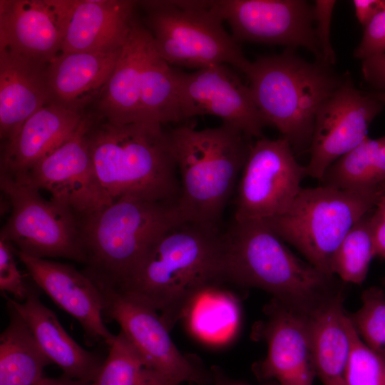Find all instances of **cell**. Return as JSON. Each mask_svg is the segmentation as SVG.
<instances>
[{"label":"cell","instance_id":"2e32d148","mask_svg":"<svg viewBox=\"0 0 385 385\" xmlns=\"http://www.w3.org/2000/svg\"><path fill=\"white\" fill-rule=\"evenodd\" d=\"M252 337L267 346L265 358L254 365L257 377L275 379L279 385H313L317 376L312 344L310 318L274 299L264 309Z\"/></svg>","mask_w":385,"mask_h":385},{"label":"cell","instance_id":"6da1fadb","mask_svg":"<svg viewBox=\"0 0 385 385\" xmlns=\"http://www.w3.org/2000/svg\"><path fill=\"white\" fill-rule=\"evenodd\" d=\"M222 251L223 232L217 225L179 222L155 242L132 275L113 289L157 311L170 331L204 289L224 284Z\"/></svg>","mask_w":385,"mask_h":385},{"label":"cell","instance_id":"3957f363","mask_svg":"<svg viewBox=\"0 0 385 385\" xmlns=\"http://www.w3.org/2000/svg\"><path fill=\"white\" fill-rule=\"evenodd\" d=\"M86 140L97 177L112 200L137 197L178 202L180 183L162 125L109 123L88 114Z\"/></svg>","mask_w":385,"mask_h":385},{"label":"cell","instance_id":"7bdbcfd3","mask_svg":"<svg viewBox=\"0 0 385 385\" xmlns=\"http://www.w3.org/2000/svg\"><path fill=\"white\" fill-rule=\"evenodd\" d=\"M380 188L383 190H385V182L380 185Z\"/></svg>","mask_w":385,"mask_h":385},{"label":"cell","instance_id":"7c38bea8","mask_svg":"<svg viewBox=\"0 0 385 385\" xmlns=\"http://www.w3.org/2000/svg\"><path fill=\"white\" fill-rule=\"evenodd\" d=\"M87 126L88 113L69 139L22 176L12 178L47 191L51 198L70 208L78 217L113 201L97 177L86 140Z\"/></svg>","mask_w":385,"mask_h":385},{"label":"cell","instance_id":"484cf974","mask_svg":"<svg viewBox=\"0 0 385 385\" xmlns=\"http://www.w3.org/2000/svg\"><path fill=\"white\" fill-rule=\"evenodd\" d=\"M9 321L0 334V385H36L52 364L30 329L6 302Z\"/></svg>","mask_w":385,"mask_h":385},{"label":"cell","instance_id":"f546056e","mask_svg":"<svg viewBox=\"0 0 385 385\" xmlns=\"http://www.w3.org/2000/svg\"><path fill=\"white\" fill-rule=\"evenodd\" d=\"M371 212L353 225L333 255L331 272L344 283L361 284L376 256L370 222Z\"/></svg>","mask_w":385,"mask_h":385},{"label":"cell","instance_id":"cb8c5ba5","mask_svg":"<svg viewBox=\"0 0 385 385\" xmlns=\"http://www.w3.org/2000/svg\"><path fill=\"white\" fill-rule=\"evenodd\" d=\"M151 34L135 19L114 71L97 101L98 113L111 123L145 120L140 97L143 58Z\"/></svg>","mask_w":385,"mask_h":385},{"label":"cell","instance_id":"7402d4cb","mask_svg":"<svg viewBox=\"0 0 385 385\" xmlns=\"http://www.w3.org/2000/svg\"><path fill=\"white\" fill-rule=\"evenodd\" d=\"M9 303L24 319L38 345L62 371L76 380L93 382L104 360L80 346L63 329L55 313L40 299L32 285L24 301L18 302L4 293Z\"/></svg>","mask_w":385,"mask_h":385},{"label":"cell","instance_id":"30bf717a","mask_svg":"<svg viewBox=\"0 0 385 385\" xmlns=\"http://www.w3.org/2000/svg\"><path fill=\"white\" fill-rule=\"evenodd\" d=\"M99 288L104 297V317L119 324L160 385H211L212 371L178 349L157 311L113 289Z\"/></svg>","mask_w":385,"mask_h":385},{"label":"cell","instance_id":"d6986e66","mask_svg":"<svg viewBox=\"0 0 385 385\" xmlns=\"http://www.w3.org/2000/svg\"><path fill=\"white\" fill-rule=\"evenodd\" d=\"M138 1L66 0L61 53L114 52L130 32Z\"/></svg>","mask_w":385,"mask_h":385},{"label":"cell","instance_id":"d6a6232c","mask_svg":"<svg viewBox=\"0 0 385 385\" xmlns=\"http://www.w3.org/2000/svg\"><path fill=\"white\" fill-rule=\"evenodd\" d=\"M344 322L351 342L346 385H385V361L361 340L347 312Z\"/></svg>","mask_w":385,"mask_h":385},{"label":"cell","instance_id":"d590c367","mask_svg":"<svg viewBox=\"0 0 385 385\" xmlns=\"http://www.w3.org/2000/svg\"><path fill=\"white\" fill-rule=\"evenodd\" d=\"M385 53V9L375 16L364 28L361 41L354 56L364 60Z\"/></svg>","mask_w":385,"mask_h":385},{"label":"cell","instance_id":"d4e9b609","mask_svg":"<svg viewBox=\"0 0 385 385\" xmlns=\"http://www.w3.org/2000/svg\"><path fill=\"white\" fill-rule=\"evenodd\" d=\"M342 294L310 317L316 375L323 385H346L351 342Z\"/></svg>","mask_w":385,"mask_h":385},{"label":"cell","instance_id":"5bb4252c","mask_svg":"<svg viewBox=\"0 0 385 385\" xmlns=\"http://www.w3.org/2000/svg\"><path fill=\"white\" fill-rule=\"evenodd\" d=\"M215 6L237 42L302 46L324 62L314 27L313 7L307 1L221 0L215 1Z\"/></svg>","mask_w":385,"mask_h":385},{"label":"cell","instance_id":"e0dca14e","mask_svg":"<svg viewBox=\"0 0 385 385\" xmlns=\"http://www.w3.org/2000/svg\"><path fill=\"white\" fill-rule=\"evenodd\" d=\"M16 253L34 283L78 322L87 345L112 343L115 335L104 322L103 294L90 277L70 264Z\"/></svg>","mask_w":385,"mask_h":385},{"label":"cell","instance_id":"8992f818","mask_svg":"<svg viewBox=\"0 0 385 385\" xmlns=\"http://www.w3.org/2000/svg\"><path fill=\"white\" fill-rule=\"evenodd\" d=\"M245 74L266 125L277 128L294 152L309 148L319 107L344 81L330 66L308 62L292 48L260 56Z\"/></svg>","mask_w":385,"mask_h":385},{"label":"cell","instance_id":"f35d334b","mask_svg":"<svg viewBox=\"0 0 385 385\" xmlns=\"http://www.w3.org/2000/svg\"><path fill=\"white\" fill-rule=\"evenodd\" d=\"M353 4L356 16L364 28L385 9V0H354Z\"/></svg>","mask_w":385,"mask_h":385},{"label":"cell","instance_id":"7a4b0ae2","mask_svg":"<svg viewBox=\"0 0 385 385\" xmlns=\"http://www.w3.org/2000/svg\"><path fill=\"white\" fill-rule=\"evenodd\" d=\"M284 242L263 220H233L223 232V282L264 290L310 318L345 294L344 282L300 259Z\"/></svg>","mask_w":385,"mask_h":385},{"label":"cell","instance_id":"ffe728a7","mask_svg":"<svg viewBox=\"0 0 385 385\" xmlns=\"http://www.w3.org/2000/svg\"><path fill=\"white\" fill-rule=\"evenodd\" d=\"M47 63L0 48V138L13 139L24 122L51 103Z\"/></svg>","mask_w":385,"mask_h":385},{"label":"cell","instance_id":"52a82bcc","mask_svg":"<svg viewBox=\"0 0 385 385\" xmlns=\"http://www.w3.org/2000/svg\"><path fill=\"white\" fill-rule=\"evenodd\" d=\"M382 192L380 188H302L284 213L265 221L307 262L334 276L331 272L334 252L353 225L374 208Z\"/></svg>","mask_w":385,"mask_h":385},{"label":"cell","instance_id":"83f0119b","mask_svg":"<svg viewBox=\"0 0 385 385\" xmlns=\"http://www.w3.org/2000/svg\"><path fill=\"white\" fill-rule=\"evenodd\" d=\"M321 182L322 185L342 190L380 188L385 182V135L376 139L366 137L332 163Z\"/></svg>","mask_w":385,"mask_h":385},{"label":"cell","instance_id":"4fadbf2b","mask_svg":"<svg viewBox=\"0 0 385 385\" xmlns=\"http://www.w3.org/2000/svg\"><path fill=\"white\" fill-rule=\"evenodd\" d=\"M181 119L212 115L248 138L262 137L265 122L245 85L225 64L185 73L174 69Z\"/></svg>","mask_w":385,"mask_h":385},{"label":"cell","instance_id":"44dd1931","mask_svg":"<svg viewBox=\"0 0 385 385\" xmlns=\"http://www.w3.org/2000/svg\"><path fill=\"white\" fill-rule=\"evenodd\" d=\"M86 113L51 103L22 125L15 137L3 144L0 175L17 178L69 139Z\"/></svg>","mask_w":385,"mask_h":385},{"label":"cell","instance_id":"8d00e7d4","mask_svg":"<svg viewBox=\"0 0 385 385\" xmlns=\"http://www.w3.org/2000/svg\"><path fill=\"white\" fill-rule=\"evenodd\" d=\"M371 214V228L375 255L385 260V190Z\"/></svg>","mask_w":385,"mask_h":385},{"label":"cell","instance_id":"74e56055","mask_svg":"<svg viewBox=\"0 0 385 385\" xmlns=\"http://www.w3.org/2000/svg\"><path fill=\"white\" fill-rule=\"evenodd\" d=\"M361 72L368 83L376 89L385 90V53L362 60Z\"/></svg>","mask_w":385,"mask_h":385},{"label":"cell","instance_id":"ba28073f","mask_svg":"<svg viewBox=\"0 0 385 385\" xmlns=\"http://www.w3.org/2000/svg\"><path fill=\"white\" fill-rule=\"evenodd\" d=\"M154 47L170 65L230 64L244 73L250 61L222 26L215 1H141Z\"/></svg>","mask_w":385,"mask_h":385},{"label":"cell","instance_id":"5b68a950","mask_svg":"<svg viewBox=\"0 0 385 385\" xmlns=\"http://www.w3.org/2000/svg\"><path fill=\"white\" fill-rule=\"evenodd\" d=\"M178 172V208L184 221L217 225L237 188L250 138L222 123L196 130L183 125L167 131Z\"/></svg>","mask_w":385,"mask_h":385},{"label":"cell","instance_id":"4dcf8cb0","mask_svg":"<svg viewBox=\"0 0 385 385\" xmlns=\"http://www.w3.org/2000/svg\"><path fill=\"white\" fill-rule=\"evenodd\" d=\"M93 385H160L133 344L120 331Z\"/></svg>","mask_w":385,"mask_h":385},{"label":"cell","instance_id":"9c48e42d","mask_svg":"<svg viewBox=\"0 0 385 385\" xmlns=\"http://www.w3.org/2000/svg\"><path fill=\"white\" fill-rule=\"evenodd\" d=\"M0 188L11 207L0 237L36 258L61 257L85 264L78 217L66 205L27 183L0 175Z\"/></svg>","mask_w":385,"mask_h":385},{"label":"cell","instance_id":"277c9868","mask_svg":"<svg viewBox=\"0 0 385 385\" xmlns=\"http://www.w3.org/2000/svg\"><path fill=\"white\" fill-rule=\"evenodd\" d=\"M78 221L86 257L83 271L97 285L115 289L155 242L184 220L178 202L121 197Z\"/></svg>","mask_w":385,"mask_h":385},{"label":"cell","instance_id":"603a6c76","mask_svg":"<svg viewBox=\"0 0 385 385\" xmlns=\"http://www.w3.org/2000/svg\"><path fill=\"white\" fill-rule=\"evenodd\" d=\"M122 49L114 52L60 53L48 68L51 103L84 112L86 106L97 102L101 96Z\"/></svg>","mask_w":385,"mask_h":385},{"label":"cell","instance_id":"ab89813d","mask_svg":"<svg viewBox=\"0 0 385 385\" xmlns=\"http://www.w3.org/2000/svg\"><path fill=\"white\" fill-rule=\"evenodd\" d=\"M36 385H93V384L73 379L62 374L58 377L44 376Z\"/></svg>","mask_w":385,"mask_h":385},{"label":"cell","instance_id":"e575fe53","mask_svg":"<svg viewBox=\"0 0 385 385\" xmlns=\"http://www.w3.org/2000/svg\"><path fill=\"white\" fill-rule=\"evenodd\" d=\"M336 1L317 0L313 6V16L317 39L324 63L331 66L336 61L335 53L330 40V27L332 11Z\"/></svg>","mask_w":385,"mask_h":385},{"label":"cell","instance_id":"4316f807","mask_svg":"<svg viewBox=\"0 0 385 385\" xmlns=\"http://www.w3.org/2000/svg\"><path fill=\"white\" fill-rule=\"evenodd\" d=\"M183 319L200 340L210 344H225L236 335L239 329L240 302L222 284L211 285L195 297Z\"/></svg>","mask_w":385,"mask_h":385},{"label":"cell","instance_id":"ac0fdd59","mask_svg":"<svg viewBox=\"0 0 385 385\" xmlns=\"http://www.w3.org/2000/svg\"><path fill=\"white\" fill-rule=\"evenodd\" d=\"M66 0H1L0 48L49 63L61 53Z\"/></svg>","mask_w":385,"mask_h":385},{"label":"cell","instance_id":"60d3db41","mask_svg":"<svg viewBox=\"0 0 385 385\" xmlns=\"http://www.w3.org/2000/svg\"><path fill=\"white\" fill-rule=\"evenodd\" d=\"M212 381L211 385H252L244 381L231 379L225 375V374L218 368L212 367L211 369ZM263 385H279L277 384H263Z\"/></svg>","mask_w":385,"mask_h":385},{"label":"cell","instance_id":"9a60e30c","mask_svg":"<svg viewBox=\"0 0 385 385\" xmlns=\"http://www.w3.org/2000/svg\"><path fill=\"white\" fill-rule=\"evenodd\" d=\"M383 107L345 78L316 114L307 175L321 181L332 163L368 137L369 127Z\"/></svg>","mask_w":385,"mask_h":385},{"label":"cell","instance_id":"836d02e7","mask_svg":"<svg viewBox=\"0 0 385 385\" xmlns=\"http://www.w3.org/2000/svg\"><path fill=\"white\" fill-rule=\"evenodd\" d=\"M14 247L0 237V289L4 293L13 296L18 302L25 300L30 284L26 282L18 268Z\"/></svg>","mask_w":385,"mask_h":385},{"label":"cell","instance_id":"8fae6325","mask_svg":"<svg viewBox=\"0 0 385 385\" xmlns=\"http://www.w3.org/2000/svg\"><path fill=\"white\" fill-rule=\"evenodd\" d=\"M306 167L285 138L251 143L235 197L234 220H268L284 213L302 188Z\"/></svg>","mask_w":385,"mask_h":385},{"label":"cell","instance_id":"b9f144b4","mask_svg":"<svg viewBox=\"0 0 385 385\" xmlns=\"http://www.w3.org/2000/svg\"><path fill=\"white\" fill-rule=\"evenodd\" d=\"M374 98L382 103L384 105L385 104V91L384 92H378L375 93H370Z\"/></svg>","mask_w":385,"mask_h":385},{"label":"cell","instance_id":"1f68e13d","mask_svg":"<svg viewBox=\"0 0 385 385\" xmlns=\"http://www.w3.org/2000/svg\"><path fill=\"white\" fill-rule=\"evenodd\" d=\"M362 305L348 316L361 340L385 361V294L377 287L365 289Z\"/></svg>","mask_w":385,"mask_h":385},{"label":"cell","instance_id":"f1b7e54d","mask_svg":"<svg viewBox=\"0 0 385 385\" xmlns=\"http://www.w3.org/2000/svg\"><path fill=\"white\" fill-rule=\"evenodd\" d=\"M140 88L146 122L163 125L182 120L174 69L157 53L152 36L143 58Z\"/></svg>","mask_w":385,"mask_h":385}]
</instances>
